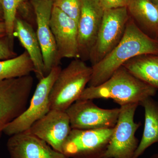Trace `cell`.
<instances>
[{
    "mask_svg": "<svg viewBox=\"0 0 158 158\" xmlns=\"http://www.w3.org/2000/svg\"><path fill=\"white\" fill-rule=\"evenodd\" d=\"M147 54L158 55V40L145 34L130 17L120 42L103 59L91 66L92 72L88 87L101 85L128 60Z\"/></svg>",
    "mask_w": 158,
    "mask_h": 158,
    "instance_id": "cell-1",
    "label": "cell"
},
{
    "mask_svg": "<svg viewBox=\"0 0 158 158\" xmlns=\"http://www.w3.org/2000/svg\"><path fill=\"white\" fill-rule=\"evenodd\" d=\"M157 90L121 66L101 85L86 88L79 99H111L120 106L133 103L140 105L145 99L154 96Z\"/></svg>",
    "mask_w": 158,
    "mask_h": 158,
    "instance_id": "cell-2",
    "label": "cell"
},
{
    "mask_svg": "<svg viewBox=\"0 0 158 158\" xmlns=\"http://www.w3.org/2000/svg\"><path fill=\"white\" fill-rule=\"evenodd\" d=\"M92 69L79 59H74L62 69L51 89L52 109L65 111L80 98L91 78Z\"/></svg>",
    "mask_w": 158,
    "mask_h": 158,
    "instance_id": "cell-3",
    "label": "cell"
},
{
    "mask_svg": "<svg viewBox=\"0 0 158 158\" xmlns=\"http://www.w3.org/2000/svg\"><path fill=\"white\" fill-rule=\"evenodd\" d=\"M61 70L60 65L55 66L48 74L39 81L27 109L5 128V134L11 136L26 131L49 112L51 110L50 93Z\"/></svg>",
    "mask_w": 158,
    "mask_h": 158,
    "instance_id": "cell-4",
    "label": "cell"
},
{
    "mask_svg": "<svg viewBox=\"0 0 158 158\" xmlns=\"http://www.w3.org/2000/svg\"><path fill=\"white\" fill-rule=\"evenodd\" d=\"M33 85L31 75L0 81V138L7 125L27 109Z\"/></svg>",
    "mask_w": 158,
    "mask_h": 158,
    "instance_id": "cell-5",
    "label": "cell"
},
{
    "mask_svg": "<svg viewBox=\"0 0 158 158\" xmlns=\"http://www.w3.org/2000/svg\"><path fill=\"white\" fill-rule=\"evenodd\" d=\"M139 104L120 106L114 131L102 158H133L139 144L135 133L141 125L135 121Z\"/></svg>",
    "mask_w": 158,
    "mask_h": 158,
    "instance_id": "cell-6",
    "label": "cell"
},
{
    "mask_svg": "<svg viewBox=\"0 0 158 158\" xmlns=\"http://www.w3.org/2000/svg\"><path fill=\"white\" fill-rule=\"evenodd\" d=\"M129 18L127 7L104 10L96 40L89 56L91 66L103 59L120 42Z\"/></svg>",
    "mask_w": 158,
    "mask_h": 158,
    "instance_id": "cell-7",
    "label": "cell"
},
{
    "mask_svg": "<svg viewBox=\"0 0 158 158\" xmlns=\"http://www.w3.org/2000/svg\"><path fill=\"white\" fill-rule=\"evenodd\" d=\"M114 127L102 129H72L62 147L68 158H102Z\"/></svg>",
    "mask_w": 158,
    "mask_h": 158,
    "instance_id": "cell-8",
    "label": "cell"
},
{
    "mask_svg": "<svg viewBox=\"0 0 158 158\" xmlns=\"http://www.w3.org/2000/svg\"><path fill=\"white\" fill-rule=\"evenodd\" d=\"M120 108H100L92 100L78 99L65 111L72 129L93 130L115 127Z\"/></svg>",
    "mask_w": 158,
    "mask_h": 158,
    "instance_id": "cell-9",
    "label": "cell"
},
{
    "mask_svg": "<svg viewBox=\"0 0 158 158\" xmlns=\"http://www.w3.org/2000/svg\"><path fill=\"white\" fill-rule=\"evenodd\" d=\"M35 15L37 38L42 50L46 75L60 65L56 43L51 30L50 19L52 0H29Z\"/></svg>",
    "mask_w": 158,
    "mask_h": 158,
    "instance_id": "cell-10",
    "label": "cell"
},
{
    "mask_svg": "<svg viewBox=\"0 0 158 158\" xmlns=\"http://www.w3.org/2000/svg\"><path fill=\"white\" fill-rule=\"evenodd\" d=\"M104 10L99 0H82L81 15L77 23L79 59L89 60L96 40Z\"/></svg>",
    "mask_w": 158,
    "mask_h": 158,
    "instance_id": "cell-11",
    "label": "cell"
},
{
    "mask_svg": "<svg viewBox=\"0 0 158 158\" xmlns=\"http://www.w3.org/2000/svg\"><path fill=\"white\" fill-rule=\"evenodd\" d=\"M71 130L69 117L66 112L52 109L27 131L62 153L63 144Z\"/></svg>",
    "mask_w": 158,
    "mask_h": 158,
    "instance_id": "cell-12",
    "label": "cell"
},
{
    "mask_svg": "<svg viewBox=\"0 0 158 158\" xmlns=\"http://www.w3.org/2000/svg\"><path fill=\"white\" fill-rule=\"evenodd\" d=\"M50 27L59 60L79 59L77 23L53 6Z\"/></svg>",
    "mask_w": 158,
    "mask_h": 158,
    "instance_id": "cell-13",
    "label": "cell"
},
{
    "mask_svg": "<svg viewBox=\"0 0 158 158\" xmlns=\"http://www.w3.org/2000/svg\"><path fill=\"white\" fill-rule=\"evenodd\" d=\"M7 146L11 158H69L27 131L11 136Z\"/></svg>",
    "mask_w": 158,
    "mask_h": 158,
    "instance_id": "cell-14",
    "label": "cell"
},
{
    "mask_svg": "<svg viewBox=\"0 0 158 158\" xmlns=\"http://www.w3.org/2000/svg\"><path fill=\"white\" fill-rule=\"evenodd\" d=\"M14 36L28 54L34 67V72L38 81L46 76L42 50L36 32L25 20L16 18L15 22Z\"/></svg>",
    "mask_w": 158,
    "mask_h": 158,
    "instance_id": "cell-15",
    "label": "cell"
},
{
    "mask_svg": "<svg viewBox=\"0 0 158 158\" xmlns=\"http://www.w3.org/2000/svg\"><path fill=\"white\" fill-rule=\"evenodd\" d=\"M127 9L138 27L158 40V6L150 0H128Z\"/></svg>",
    "mask_w": 158,
    "mask_h": 158,
    "instance_id": "cell-16",
    "label": "cell"
},
{
    "mask_svg": "<svg viewBox=\"0 0 158 158\" xmlns=\"http://www.w3.org/2000/svg\"><path fill=\"white\" fill-rule=\"evenodd\" d=\"M140 105L144 110V131L133 158H139L150 146L158 142V102L149 97Z\"/></svg>",
    "mask_w": 158,
    "mask_h": 158,
    "instance_id": "cell-17",
    "label": "cell"
},
{
    "mask_svg": "<svg viewBox=\"0 0 158 158\" xmlns=\"http://www.w3.org/2000/svg\"><path fill=\"white\" fill-rule=\"evenodd\" d=\"M139 80L158 90V55H141L123 65Z\"/></svg>",
    "mask_w": 158,
    "mask_h": 158,
    "instance_id": "cell-18",
    "label": "cell"
},
{
    "mask_svg": "<svg viewBox=\"0 0 158 158\" xmlns=\"http://www.w3.org/2000/svg\"><path fill=\"white\" fill-rule=\"evenodd\" d=\"M34 71L33 62L25 50L19 56L0 60V81L26 76Z\"/></svg>",
    "mask_w": 158,
    "mask_h": 158,
    "instance_id": "cell-19",
    "label": "cell"
},
{
    "mask_svg": "<svg viewBox=\"0 0 158 158\" xmlns=\"http://www.w3.org/2000/svg\"><path fill=\"white\" fill-rule=\"evenodd\" d=\"M3 14L4 22L6 27V34L13 40L15 22L17 18L19 8L24 2L29 0H0Z\"/></svg>",
    "mask_w": 158,
    "mask_h": 158,
    "instance_id": "cell-20",
    "label": "cell"
},
{
    "mask_svg": "<svg viewBox=\"0 0 158 158\" xmlns=\"http://www.w3.org/2000/svg\"><path fill=\"white\" fill-rule=\"evenodd\" d=\"M54 7L58 8L78 23L81 9L82 0H52Z\"/></svg>",
    "mask_w": 158,
    "mask_h": 158,
    "instance_id": "cell-21",
    "label": "cell"
},
{
    "mask_svg": "<svg viewBox=\"0 0 158 158\" xmlns=\"http://www.w3.org/2000/svg\"><path fill=\"white\" fill-rule=\"evenodd\" d=\"M13 40L7 35L0 37V60L11 59L16 56L12 48Z\"/></svg>",
    "mask_w": 158,
    "mask_h": 158,
    "instance_id": "cell-22",
    "label": "cell"
},
{
    "mask_svg": "<svg viewBox=\"0 0 158 158\" xmlns=\"http://www.w3.org/2000/svg\"><path fill=\"white\" fill-rule=\"evenodd\" d=\"M104 10L127 7L128 0H99Z\"/></svg>",
    "mask_w": 158,
    "mask_h": 158,
    "instance_id": "cell-23",
    "label": "cell"
},
{
    "mask_svg": "<svg viewBox=\"0 0 158 158\" xmlns=\"http://www.w3.org/2000/svg\"><path fill=\"white\" fill-rule=\"evenodd\" d=\"M6 34V27L4 22H0V34Z\"/></svg>",
    "mask_w": 158,
    "mask_h": 158,
    "instance_id": "cell-24",
    "label": "cell"
},
{
    "mask_svg": "<svg viewBox=\"0 0 158 158\" xmlns=\"http://www.w3.org/2000/svg\"><path fill=\"white\" fill-rule=\"evenodd\" d=\"M4 22V14L2 8V4L0 1V22Z\"/></svg>",
    "mask_w": 158,
    "mask_h": 158,
    "instance_id": "cell-25",
    "label": "cell"
},
{
    "mask_svg": "<svg viewBox=\"0 0 158 158\" xmlns=\"http://www.w3.org/2000/svg\"><path fill=\"white\" fill-rule=\"evenodd\" d=\"M154 4L158 6V0H150Z\"/></svg>",
    "mask_w": 158,
    "mask_h": 158,
    "instance_id": "cell-26",
    "label": "cell"
},
{
    "mask_svg": "<svg viewBox=\"0 0 158 158\" xmlns=\"http://www.w3.org/2000/svg\"><path fill=\"white\" fill-rule=\"evenodd\" d=\"M151 158H158V154L154 155H153Z\"/></svg>",
    "mask_w": 158,
    "mask_h": 158,
    "instance_id": "cell-27",
    "label": "cell"
},
{
    "mask_svg": "<svg viewBox=\"0 0 158 158\" xmlns=\"http://www.w3.org/2000/svg\"><path fill=\"white\" fill-rule=\"evenodd\" d=\"M6 34H0V37H3V36H5V35H6Z\"/></svg>",
    "mask_w": 158,
    "mask_h": 158,
    "instance_id": "cell-28",
    "label": "cell"
}]
</instances>
